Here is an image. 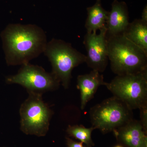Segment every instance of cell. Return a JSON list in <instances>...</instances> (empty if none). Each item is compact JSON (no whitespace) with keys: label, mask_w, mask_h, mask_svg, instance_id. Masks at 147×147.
Instances as JSON below:
<instances>
[{"label":"cell","mask_w":147,"mask_h":147,"mask_svg":"<svg viewBox=\"0 0 147 147\" xmlns=\"http://www.w3.org/2000/svg\"><path fill=\"white\" fill-rule=\"evenodd\" d=\"M7 84H18L28 92L41 94L58 88L60 82L53 73H48L41 67L28 63L23 65L18 73L7 76Z\"/></svg>","instance_id":"52a82bcc"},{"label":"cell","mask_w":147,"mask_h":147,"mask_svg":"<svg viewBox=\"0 0 147 147\" xmlns=\"http://www.w3.org/2000/svg\"><path fill=\"white\" fill-rule=\"evenodd\" d=\"M94 129L92 127L87 128L82 125H69L66 131L69 137L78 139L87 147H92L94 144L92 140L91 135L92 131Z\"/></svg>","instance_id":"5bb4252c"},{"label":"cell","mask_w":147,"mask_h":147,"mask_svg":"<svg viewBox=\"0 0 147 147\" xmlns=\"http://www.w3.org/2000/svg\"><path fill=\"white\" fill-rule=\"evenodd\" d=\"M122 34L147 53V23L141 18L129 23Z\"/></svg>","instance_id":"4fadbf2b"},{"label":"cell","mask_w":147,"mask_h":147,"mask_svg":"<svg viewBox=\"0 0 147 147\" xmlns=\"http://www.w3.org/2000/svg\"><path fill=\"white\" fill-rule=\"evenodd\" d=\"M43 53L52 65V73L65 88H68L72 70L86 62V55L73 48L70 43L55 38L47 42Z\"/></svg>","instance_id":"3957f363"},{"label":"cell","mask_w":147,"mask_h":147,"mask_svg":"<svg viewBox=\"0 0 147 147\" xmlns=\"http://www.w3.org/2000/svg\"><path fill=\"white\" fill-rule=\"evenodd\" d=\"M140 121L144 130L146 133L147 131V107L140 109Z\"/></svg>","instance_id":"9a60e30c"},{"label":"cell","mask_w":147,"mask_h":147,"mask_svg":"<svg viewBox=\"0 0 147 147\" xmlns=\"http://www.w3.org/2000/svg\"><path fill=\"white\" fill-rule=\"evenodd\" d=\"M28 92V97L20 108V128L27 135L43 137L49 130L53 111L42 100V94Z\"/></svg>","instance_id":"8992f818"},{"label":"cell","mask_w":147,"mask_h":147,"mask_svg":"<svg viewBox=\"0 0 147 147\" xmlns=\"http://www.w3.org/2000/svg\"><path fill=\"white\" fill-rule=\"evenodd\" d=\"M129 21L128 7L126 3L114 0L106 21L107 35L122 34L129 23Z\"/></svg>","instance_id":"30bf717a"},{"label":"cell","mask_w":147,"mask_h":147,"mask_svg":"<svg viewBox=\"0 0 147 147\" xmlns=\"http://www.w3.org/2000/svg\"><path fill=\"white\" fill-rule=\"evenodd\" d=\"M87 11L85 25L87 33L96 32L106 27L109 11L102 7L101 0H96L93 5L87 8Z\"/></svg>","instance_id":"7c38bea8"},{"label":"cell","mask_w":147,"mask_h":147,"mask_svg":"<svg viewBox=\"0 0 147 147\" xmlns=\"http://www.w3.org/2000/svg\"><path fill=\"white\" fill-rule=\"evenodd\" d=\"M105 86L114 96L125 102L131 110L147 107V70L117 75Z\"/></svg>","instance_id":"5b68a950"},{"label":"cell","mask_w":147,"mask_h":147,"mask_svg":"<svg viewBox=\"0 0 147 147\" xmlns=\"http://www.w3.org/2000/svg\"><path fill=\"white\" fill-rule=\"evenodd\" d=\"M1 36L8 65L29 63L44 53L47 43L44 30L33 24H9Z\"/></svg>","instance_id":"6da1fadb"},{"label":"cell","mask_w":147,"mask_h":147,"mask_svg":"<svg viewBox=\"0 0 147 147\" xmlns=\"http://www.w3.org/2000/svg\"><path fill=\"white\" fill-rule=\"evenodd\" d=\"M114 147H124L123 146H122V145H117V146H115Z\"/></svg>","instance_id":"ac0fdd59"},{"label":"cell","mask_w":147,"mask_h":147,"mask_svg":"<svg viewBox=\"0 0 147 147\" xmlns=\"http://www.w3.org/2000/svg\"><path fill=\"white\" fill-rule=\"evenodd\" d=\"M120 145L125 147H147V133L140 121L132 119L113 131Z\"/></svg>","instance_id":"9c48e42d"},{"label":"cell","mask_w":147,"mask_h":147,"mask_svg":"<svg viewBox=\"0 0 147 147\" xmlns=\"http://www.w3.org/2000/svg\"><path fill=\"white\" fill-rule=\"evenodd\" d=\"M132 110L119 98H109L91 108L92 127L103 134L113 131L133 119Z\"/></svg>","instance_id":"277c9868"},{"label":"cell","mask_w":147,"mask_h":147,"mask_svg":"<svg viewBox=\"0 0 147 147\" xmlns=\"http://www.w3.org/2000/svg\"><path fill=\"white\" fill-rule=\"evenodd\" d=\"M142 21L147 23V6L146 5L144 7L142 12Z\"/></svg>","instance_id":"e0dca14e"},{"label":"cell","mask_w":147,"mask_h":147,"mask_svg":"<svg viewBox=\"0 0 147 147\" xmlns=\"http://www.w3.org/2000/svg\"><path fill=\"white\" fill-rule=\"evenodd\" d=\"M108 57L117 75L134 74L147 70V53L122 34L107 36Z\"/></svg>","instance_id":"7a4b0ae2"},{"label":"cell","mask_w":147,"mask_h":147,"mask_svg":"<svg viewBox=\"0 0 147 147\" xmlns=\"http://www.w3.org/2000/svg\"><path fill=\"white\" fill-rule=\"evenodd\" d=\"M100 33H86L84 43L87 52L86 62L89 67L101 73L105 71L108 63V40L106 27Z\"/></svg>","instance_id":"ba28073f"},{"label":"cell","mask_w":147,"mask_h":147,"mask_svg":"<svg viewBox=\"0 0 147 147\" xmlns=\"http://www.w3.org/2000/svg\"><path fill=\"white\" fill-rule=\"evenodd\" d=\"M66 142L67 147H87L82 142H75L69 137L66 138Z\"/></svg>","instance_id":"2e32d148"},{"label":"cell","mask_w":147,"mask_h":147,"mask_svg":"<svg viewBox=\"0 0 147 147\" xmlns=\"http://www.w3.org/2000/svg\"><path fill=\"white\" fill-rule=\"evenodd\" d=\"M107 83L100 72L92 70L90 73L78 76L77 89L81 94V108L84 110L88 102L94 97L98 87L105 86Z\"/></svg>","instance_id":"8fae6325"}]
</instances>
